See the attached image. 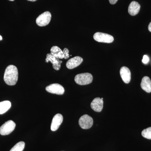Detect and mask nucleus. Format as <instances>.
Here are the masks:
<instances>
[{
	"label": "nucleus",
	"mask_w": 151,
	"mask_h": 151,
	"mask_svg": "<svg viewBox=\"0 0 151 151\" xmlns=\"http://www.w3.org/2000/svg\"><path fill=\"white\" fill-rule=\"evenodd\" d=\"M148 29L150 31V32H151V22L150 23V24L149 25Z\"/></svg>",
	"instance_id": "nucleus-22"
},
{
	"label": "nucleus",
	"mask_w": 151,
	"mask_h": 151,
	"mask_svg": "<svg viewBox=\"0 0 151 151\" xmlns=\"http://www.w3.org/2000/svg\"><path fill=\"white\" fill-rule=\"evenodd\" d=\"M63 121V117L61 114H57L53 117L51 124V131H56L59 128Z\"/></svg>",
	"instance_id": "nucleus-9"
},
{
	"label": "nucleus",
	"mask_w": 151,
	"mask_h": 151,
	"mask_svg": "<svg viewBox=\"0 0 151 151\" xmlns=\"http://www.w3.org/2000/svg\"><path fill=\"white\" fill-rule=\"evenodd\" d=\"M109 1L111 4H115L118 1V0H109Z\"/></svg>",
	"instance_id": "nucleus-21"
},
{
	"label": "nucleus",
	"mask_w": 151,
	"mask_h": 151,
	"mask_svg": "<svg viewBox=\"0 0 151 151\" xmlns=\"http://www.w3.org/2000/svg\"><path fill=\"white\" fill-rule=\"evenodd\" d=\"M103 100L100 97H96L91 103V108L96 112H101L103 110Z\"/></svg>",
	"instance_id": "nucleus-12"
},
{
	"label": "nucleus",
	"mask_w": 151,
	"mask_h": 151,
	"mask_svg": "<svg viewBox=\"0 0 151 151\" xmlns=\"http://www.w3.org/2000/svg\"><path fill=\"white\" fill-rule=\"evenodd\" d=\"M9 1H14V0H9Z\"/></svg>",
	"instance_id": "nucleus-25"
},
{
	"label": "nucleus",
	"mask_w": 151,
	"mask_h": 151,
	"mask_svg": "<svg viewBox=\"0 0 151 151\" xmlns=\"http://www.w3.org/2000/svg\"><path fill=\"white\" fill-rule=\"evenodd\" d=\"M79 126L84 129H90L93 124V120L89 115H84L80 117L78 122Z\"/></svg>",
	"instance_id": "nucleus-6"
},
{
	"label": "nucleus",
	"mask_w": 151,
	"mask_h": 151,
	"mask_svg": "<svg viewBox=\"0 0 151 151\" xmlns=\"http://www.w3.org/2000/svg\"><path fill=\"white\" fill-rule=\"evenodd\" d=\"M93 38L96 41L104 43H111L114 41V38L112 35L102 32L95 33Z\"/></svg>",
	"instance_id": "nucleus-4"
},
{
	"label": "nucleus",
	"mask_w": 151,
	"mask_h": 151,
	"mask_svg": "<svg viewBox=\"0 0 151 151\" xmlns=\"http://www.w3.org/2000/svg\"><path fill=\"white\" fill-rule=\"evenodd\" d=\"M27 1H30L35 2L37 0H27Z\"/></svg>",
	"instance_id": "nucleus-23"
},
{
	"label": "nucleus",
	"mask_w": 151,
	"mask_h": 151,
	"mask_svg": "<svg viewBox=\"0 0 151 151\" xmlns=\"http://www.w3.org/2000/svg\"><path fill=\"white\" fill-rule=\"evenodd\" d=\"M45 89L49 93L62 95L64 94L65 90L63 86L58 84H52L47 86Z\"/></svg>",
	"instance_id": "nucleus-7"
},
{
	"label": "nucleus",
	"mask_w": 151,
	"mask_h": 151,
	"mask_svg": "<svg viewBox=\"0 0 151 151\" xmlns=\"http://www.w3.org/2000/svg\"><path fill=\"white\" fill-rule=\"evenodd\" d=\"M83 58L81 57H74L67 61L66 64V67L68 69H73L80 65L83 62Z\"/></svg>",
	"instance_id": "nucleus-10"
},
{
	"label": "nucleus",
	"mask_w": 151,
	"mask_h": 151,
	"mask_svg": "<svg viewBox=\"0 0 151 151\" xmlns=\"http://www.w3.org/2000/svg\"><path fill=\"white\" fill-rule=\"evenodd\" d=\"M142 135L144 137L151 139V127L143 130Z\"/></svg>",
	"instance_id": "nucleus-18"
},
{
	"label": "nucleus",
	"mask_w": 151,
	"mask_h": 151,
	"mask_svg": "<svg viewBox=\"0 0 151 151\" xmlns=\"http://www.w3.org/2000/svg\"><path fill=\"white\" fill-rule=\"evenodd\" d=\"M120 75L124 82L126 84L129 83L131 79V73L128 67H122L120 70Z\"/></svg>",
	"instance_id": "nucleus-11"
},
{
	"label": "nucleus",
	"mask_w": 151,
	"mask_h": 151,
	"mask_svg": "<svg viewBox=\"0 0 151 151\" xmlns=\"http://www.w3.org/2000/svg\"><path fill=\"white\" fill-rule=\"evenodd\" d=\"M25 147V143L24 142H20L12 148L10 151H23Z\"/></svg>",
	"instance_id": "nucleus-17"
},
{
	"label": "nucleus",
	"mask_w": 151,
	"mask_h": 151,
	"mask_svg": "<svg viewBox=\"0 0 151 151\" xmlns=\"http://www.w3.org/2000/svg\"><path fill=\"white\" fill-rule=\"evenodd\" d=\"M75 81L76 84L81 85L90 84L93 80V76L91 73H80L76 76Z\"/></svg>",
	"instance_id": "nucleus-2"
},
{
	"label": "nucleus",
	"mask_w": 151,
	"mask_h": 151,
	"mask_svg": "<svg viewBox=\"0 0 151 151\" xmlns=\"http://www.w3.org/2000/svg\"><path fill=\"white\" fill-rule=\"evenodd\" d=\"M3 38L0 35V41L2 40Z\"/></svg>",
	"instance_id": "nucleus-24"
},
{
	"label": "nucleus",
	"mask_w": 151,
	"mask_h": 151,
	"mask_svg": "<svg viewBox=\"0 0 151 151\" xmlns=\"http://www.w3.org/2000/svg\"><path fill=\"white\" fill-rule=\"evenodd\" d=\"M52 55L59 59H63L64 58V55L63 51H62L58 47L54 46L52 47L50 50Z\"/></svg>",
	"instance_id": "nucleus-15"
},
{
	"label": "nucleus",
	"mask_w": 151,
	"mask_h": 151,
	"mask_svg": "<svg viewBox=\"0 0 151 151\" xmlns=\"http://www.w3.org/2000/svg\"><path fill=\"white\" fill-rule=\"evenodd\" d=\"M45 62L47 63L51 62L52 63V67L55 70H58L60 69L62 61L60 60L59 58L55 57L50 53L47 54Z\"/></svg>",
	"instance_id": "nucleus-8"
},
{
	"label": "nucleus",
	"mask_w": 151,
	"mask_h": 151,
	"mask_svg": "<svg viewBox=\"0 0 151 151\" xmlns=\"http://www.w3.org/2000/svg\"><path fill=\"white\" fill-rule=\"evenodd\" d=\"M4 78L8 85H15L18 79V71L16 66L12 65H9L6 69Z\"/></svg>",
	"instance_id": "nucleus-1"
},
{
	"label": "nucleus",
	"mask_w": 151,
	"mask_h": 151,
	"mask_svg": "<svg viewBox=\"0 0 151 151\" xmlns=\"http://www.w3.org/2000/svg\"><path fill=\"white\" fill-rule=\"evenodd\" d=\"M63 54H64L65 59H68L69 57V50L67 48H65L63 50Z\"/></svg>",
	"instance_id": "nucleus-19"
},
{
	"label": "nucleus",
	"mask_w": 151,
	"mask_h": 151,
	"mask_svg": "<svg viewBox=\"0 0 151 151\" xmlns=\"http://www.w3.org/2000/svg\"><path fill=\"white\" fill-rule=\"evenodd\" d=\"M15 127V123L13 121H7L0 127V134L3 136L9 134L13 132Z\"/></svg>",
	"instance_id": "nucleus-3"
},
{
	"label": "nucleus",
	"mask_w": 151,
	"mask_h": 151,
	"mask_svg": "<svg viewBox=\"0 0 151 151\" xmlns=\"http://www.w3.org/2000/svg\"><path fill=\"white\" fill-rule=\"evenodd\" d=\"M11 107V103L9 101L0 102V114H3L8 111Z\"/></svg>",
	"instance_id": "nucleus-16"
},
{
	"label": "nucleus",
	"mask_w": 151,
	"mask_h": 151,
	"mask_svg": "<svg viewBox=\"0 0 151 151\" xmlns=\"http://www.w3.org/2000/svg\"><path fill=\"white\" fill-rule=\"evenodd\" d=\"M142 89L147 93L151 92V81L148 76H144L141 83Z\"/></svg>",
	"instance_id": "nucleus-14"
},
{
	"label": "nucleus",
	"mask_w": 151,
	"mask_h": 151,
	"mask_svg": "<svg viewBox=\"0 0 151 151\" xmlns=\"http://www.w3.org/2000/svg\"><path fill=\"white\" fill-rule=\"evenodd\" d=\"M149 60L150 59H149L148 56L147 55H144L142 61L144 64H147L149 62Z\"/></svg>",
	"instance_id": "nucleus-20"
},
{
	"label": "nucleus",
	"mask_w": 151,
	"mask_h": 151,
	"mask_svg": "<svg viewBox=\"0 0 151 151\" xmlns=\"http://www.w3.org/2000/svg\"><path fill=\"white\" fill-rule=\"evenodd\" d=\"M101 99H102V100H103V98H101Z\"/></svg>",
	"instance_id": "nucleus-26"
},
{
	"label": "nucleus",
	"mask_w": 151,
	"mask_h": 151,
	"mask_svg": "<svg viewBox=\"0 0 151 151\" xmlns=\"http://www.w3.org/2000/svg\"><path fill=\"white\" fill-rule=\"evenodd\" d=\"M140 5L139 3L135 1H132L130 4L129 8H128L129 13L133 16L136 15L139 13L140 9Z\"/></svg>",
	"instance_id": "nucleus-13"
},
{
	"label": "nucleus",
	"mask_w": 151,
	"mask_h": 151,
	"mask_svg": "<svg viewBox=\"0 0 151 151\" xmlns=\"http://www.w3.org/2000/svg\"><path fill=\"white\" fill-rule=\"evenodd\" d=\"M51 14L49 12L42 14L36 19L37 24L40 27H44L48 25L51 20Z\"/></svg>",
	"instance_id": "nucleus-5"
}]
</instances>
